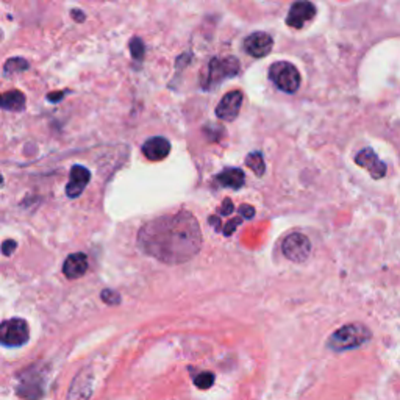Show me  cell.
<instances>
[{
	"instance_id": "11",
	"label": "cell",
	"mask_w": 400,
	"mask_h": 400,
	"mask_svg": "<svg viewBox=\"0 0 400 400\" xmlns=\"http://www.w3.org/2000/svg\"><path fill=\"white\" fill-rule=\"evenodd\" d=\"M316 16V6L310 0H296L291 5L286 16V24L291 28H302L303 25Z\"/></svg>"
},
{
	"instance_id": "3",
	"label": "cell",
	"mask_w": 400,
	"mask_h": 400,
	"mask_svg": "<svg viewBox=\"0 0 400 400\" xmlns=\"http://www.w3.org/2000/svg\"><path fill=\"white\" fill-rule=\"evenodd\" d=\"M240 60L235 58V56H225V58L216 56V58H211L208 71H206L202 80V88L205 91L216 88L217 85H221L224 80L236 77V75L240 74Z\"/></svg>"
},
{
	"instance_id": "19",
	"label": "cell",
	"mask_w": 400,
	"mask_h": 400,
	"mask_svg": "<svg viewBox=\"0 0 400 400\" xmlns=\"http://www.w3.org/2000/svg\"><path fill=\"white\" fill-rule=\"evenodd\" d=\"M246 165L252 169L255 172V175H258L261 177L262 174L266 171V165H265V158H262V153L261 152H253V153H249L247 158H246Z\"/></svg>"
},
{
	"instance_id": "18",
	"label": "cell",
	"mask_w": 400,
	"mask_h": 400,
	"mask_svg": "<svg viewBox=\"0 0 400 400\" xmlns=\"http://www.w3.org/2000/svg\"><path fill=\"white\" fill-rule=\"evenodd\" d=\"M28 61L25 58H21V56H15V58H10L5 61L3 65V77H10V75H15L19 72H25L28 71Z\"/></svg>"
},
{
	"instance_id": "24",
	"label": "cell",
	"mask_w": 400,
	"mask_h": 400,
	"mask_svg": "<svg viewBox=\"0 0 400 400\" xmlns=\"http://www.w3.org/2000/svg\"><path fill=\"white\" fill-rule=\"evenodd\" d=\"M240 224H241V219H238V217H235V219H233V221H230V222H228L227 225H225V227L222 228V230H224V231H222V233H224V235H227V236H230V235H231V233H233V231H235V228H236V225H240Z\"/></svg>"
},
{
	"instance_id": "15",
	"label": "cell",
	"mask_w": 400,
	"mask_h": 400,
	"mask_svg": "<svg viewBox=\"0 0 400 400\" xmlns=\"http://www.w3.org/2000/svg\"><path fill=\"white\" fill-rule=\"evenodd\" d=\"M88 271V256L85 253H72L69 255L65 265H62V274L66 275V278L75 280L83 277Z\"/></svg>"
},
{
	"instance_id": "26",
	"label": "cell",
	"mask_w": 400,
	"mask_h": 400,
	"mask_svg": "<svg viewBox=\"0 0 400 400\" xmlns=\"http://www.w3.org/2000/svg\"><path fill=\"white\" fill-rule=\"evenodd\" d=\"M219 211H221V215H230V212L233 211V203H231V200H230V199H225L222 206H221V208H219Z\"/></svg>"
},
{
	"instance_id": "21",
	"label": "cell",
	"mask_w": 400,
	"mask_h": 400,
	"mask_svg": "<svg viewBox=\"0 0 400 400\" xmlns=\"http://www.w3.org/2000/svg\"><path fill=\"white\" fill-rule=\"evenodd\" d=\"M194 383L200 390H208L215 383V375L211 372H200L196 378H194Z\"/></svg>"
},
{
	"instance_id": "20",
	"label": "cell",
	"mask_w": 400,
	"mask_h": 400,
	"mask_svg": "<svg viewBox=\"0 0 400 400\" xmlns=\"http://www.w3.org/2000/svg\"><path fill=\"white\" fill-rule=\"evenodd\" d=\"M130 53L133 56V60L141 62L144 60V55H146V46H144V41L140 36H133L130 40Z\"/></svg>"
},
{
	"instance_id": "1",
	"label": "cell",
	"mask_w": 400,
	"mask_h": 400,
	"mask_svg": "<svg viewBox=\"0 0 400 400\" xmlns=\"http://www.w3.org/2000/svg\"><path fill=\"white\" fill-rule=\"evenodd\" d=\"M144 253L166 265H181L194 258L202 247V233L191 212L180 211L147 222L138 233Z\"/></svg>"
},
{
	"instance_id": "13",
	"label": "cell",
	"mask_w": 400,
	"mask_h": 400,
	"mask_svg": "<svg viewBox=\"0 0 400 400\" xmlns=\"http://www.w3.org/2000/svg\"><path fill=\"white\" fill-rule=\"evenodd\" d=\"M142 153L150 161H161L171 153V142L162 136H153L142 144Z\"/></svg>"
},
{
	"instance_id": "6",
	"label": "cell",
	"mask_w": 400,
	"mask_h": 400,
	"mask_svg": "<svg viewBox=\"0 0 400 400\" xmlns=\"http://www.w3.org/2000/svg\"><path fill=\"white\" fill-rule=\"evenodd\" d=\"M28 325L24 319H8L0 327V341L3 346L19 347L28 341Z\"/></svg>"
},
{
	"instance_id": "22",
	"label": "cell",
	"mask_w": 400,
	"mask_h": 400,
	"mask_svg": "<svg viewBox=\"0 0 400 400\" xmlns=\"http://www.w3.org/2000/svg\"><path fill=\"white\" fill-rule=\"evenodd\" d=\"M100 297H102V300L106 305H119L121 303V297H119V294L116 291L103 290L102 294H100Z\"/></svg>"
},
{
	"instance_id": "5",
	"label": "cell",
	"mask_w": 400,
	"mask_h": 400,
	"mask_svg": "<svg viewBox=\"0 0 400 400\" xmlns=\"http://www.w3.org/2000/svg\"><path fill=\"white\" fill-rule=\"evenodd\" d=\"M17 394L24 400H41L44 394V374L40 369L30 367L22 372L19 378Z\"/></svg>"
},
{
	"instance_id": "23",
	"label": "cell",
	"mask_w": 400,
	"mask_h": 400,
	"mask_svg": "<svg viewBox=\"0 0 400 400\" xmlns=\"http://www.w3.org/2000/svg\"><path fill=\"white\" fill-rule=\"evenodd\" d=\"M66 94H71V91H58V92H50V94H47V100H49V102H52V103H56V102H60V100L65 99Z\"/></svg>"
},
{
	"instance_id": "2",
	"label": "cell",
	"mask_w": 400,
	"mask_h": 400,
	"mask_svg": "<svg viewBox=\"0 0 400 400\" xmlns=\"http://www.w3.org/2000/svg\"><path fill=\"white\" fill-rule=\"evenodd\" d=\"M372 333L366 325L362 324H347L338 328L333 335L328 338L327 346L335 352H346V350L358 349L362 344L371 341Z\"/></svg>"
},
{
	"instance_id": "9",
	"label": "cell",
	"mask_w": 400,
	"mask_h": 400,
	"mask_svg": "<svg viewBox=\"0 0 400 400\" xmlns=\"http://www.w3.org/2000/svg\"><path fill=\"white\" fill-rule=\"evenodd\" d=\"M274 46L272 36L266 31H255L244 40V50L253 58H265L271 53Z\"/></svg>"
},
{
	"instance_id": "10",
	"label": "cell",
	"mask_w": 400,
	"mask_h": 400,
	"mask_svg": "<svg viewBox=\"0 0 400 400\" xmlns=\"http://www.w3.org/2000/svg\"><path fill=\"white\" fill-rule=\"evenodd\" d=\"M355 162L360 167L366 169L374 180H381L388 172L386 165L378 158V155L375 153L371 147L360 150V152L355 156Z\"/></svg>"
},
{
	"instance_id": "4",
	"label": "cell",
	"mask_w": 400,
	"mask_h": 400,
	"mask_svg": "<svg viewBox=\"0 0 400 400\" xmlns=\"http://www.w3.org/2000/svg\"><path fill=\"white\" fill-rule=\"evenodd\" d=\"M269 80L280 91L294 94L300 88V74L290 61H277L269 69Z\"/></svg>"
},
{
	"instance_id": "12",
	"label": "cell",
	"mask_w": 400,
	"mask_h": 400,
	"mask_svg": "<svg viewBox=\"0 0 400 400\" xmlns=\"http://www.w3.org/2000/svg\"><path fill=\"white\" fill-rule=\"evenodd\" d=\"M91 180V172L88 171L85 166L75 165L71 169V175H69V183L66 186V194L67 197L75 199L80 197L81 192L85 191V188L88 186Z\"/></svg>"
},
{
	"instance_id": "7",
	"label": "cell",
	"mask_w": 400,
	"mask_h": 400,
	"mask_svg": "<svg viewBox=\"0 0 400 400\" xmlns=\"http://www.w3.org/2000/svg\"><path fill=\"white\" fill-rule=\"evenodd\" d=\"M281 250L290 261L303 262L311 253V242L303 233H291L285 238Z\"/></svg>"
},
{
	"instance_id": "17",
	"label": "cell",
	"mask_w": 400,
	"mask_h": 400,
	"mask_svg": "<svg viewBox=\"0 0 400 400\" xmlns=\"http://www.w3.org/2000/svg\"><path fill=\"white\" fill-rule=\"evenodd\" d=\"M0 105L5 111H22L25 108V96L17 90L8 91L0 99Z\"/></svg>"
},
{
	"instance_id": "28",
	"label": "cell",
	"mask_w": 400,
	"mask_h": 400,
	"mask_svg": "<svg viewBox=\"0 0 400 400\" xmlns=\"http://www.w3.org/2000/svg\"><path fill=\"white\" fill-rule=\"evenodd\" d=\"M71 16H72V19L74 21H77V22H85V19H86V15L83 11H80V10H72L71 11Z\"/></svg>"
},
{
	"instance_id": "8",
	"label": "cell",
	"mask_w": 400,
	"mask_h": 400,
	"mask_svg": "<svg viewBox=\"0 0 400 400\" xmlns=\"http://www.w3.org/2000/svg\"><path fill=\"white\" fill-rule=\"evenodd\" d=\"M244 94L241 91H230L221 99L216 106V117L225 122L235 121L242 106Z\"/></svg>"
},
{
	"instance_id": "29",
	"label": "cell",
	"mask_w": 400,
	"mask_h": 400,
	"mask_svg": "<svg viewBox=\"0 0 400 400\" xmlns=\"http://www.w3.org/2000/svg\"><path fill=\"white\" fill-rule=\"evenodd\" d=\"M210 224H211L212 227H215L217 231H221V230H222V227H221V222H219V217H216V216H211V217H210Z\"/></svg>"
},
{
	"instance_id": "14",
	"label": "cell",
	"mask_w": 400,
	"mask_h": 400,
	"mask_svg": "<svg viewBox=\"0 0 400 400\" xmlns=\"http://www.w3.org/2000/svg\"><path fill=\"white\" fill-rule=\"evenodd\" d=\"M92 391V374L91 371H81L74 378L71 390H69V400H88Z\"/></svg>"
},
{
	"instance_id": "25",
	"label": "cell",
	"mask_w": 400,
	"mask_h": 400,
	"mask_svg": "<svg viewBox=\"0 0 400 400\" xmlns=\"http://www.w3.org/2000/svg\"><path fill=\"white\" fill-rule=\"evenodd\" d=\"M240 215L244 219H252L255 216V210L252 208V206H249V205H242L241 208H240Z\"/></svg>"
},
{
	"instance_id": "27",
	"label": "cell",
	"mask_w": 400,
	"mask_h": 400,
	"mask_svg": "<svg viewBox=\"0 0 400 400\" xmlns=\"http://www.w3.org/2000/svg\"><path fill=\"white\" fill-rule=\"evenodd\" d=\"M15 249H16V242L15 241H5L3 247H2V252H3L5 256H8V255H11V252Z\"/></svg>"
},
{
	"instance_id": "16",
	"label": "cell",
	"mask_w": 400,
	"mask_h": 400,
	"mask_svg": "<svg viewBox=\"0 0 400 400\" xmlns=\"http://www.w3.org/2000/svg\"><path fill=\"white\" fill-rule=\"evenodd\" d=\"M216 181L221 186L230 188V190H240L242 188L244 181H246V175L238 167H228L217 175Z\"/></svg>"
}]
</instances>
